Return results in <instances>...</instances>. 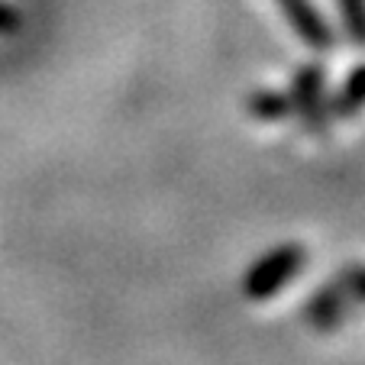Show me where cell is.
<instances>
[{"mask_svg": "<svg viewBox=\"0 0 365 365\" xmlns=\"http://www.w3.org/2000/svg\"><path fill=\"white\" fill-rule=\"evenodd\" d=\"M291 107L301 117V123L310 133H327L330 130L333 110L324 101V68L320 65H301L294 71V84H291Z\"/></svg>", "mask_w": 365, "mask_h": 365, "instance_id": "cell-2", "label": "cell"}, {"mask_svg": "<svg viewBox=\"0 0 365 365\" xmlns=\"http://www.w3.org/2000/svg\"><path fill=\"white\" fill-rule=\"evenodd\" d=\"M304 265H307V249L297 246V242H282V246L269 249L262 259H255L246 269V275H242V294L249 301H269Z\"/></svg>", "mask_w": 365, "mask_h": 365, "instance_id": "cell-1", "label": "cell"}, {"mask_svg": "<svg viewBox=\"0 0 365 365\" xmlns=\"http://www.w3.org/2000/svg\"><path fill=\"white\" fill-rule=\"evenodd\" d=\"M23 29V16L20 10H14L10 4L0 0V36H16Z\"/></svg>", "mask_w": 365, "mask_h": 365, "instance_id": "cell-9", "label": "cell"}, {"mask_svg": "<svg viewBox=\"0 0 365 365\" xmlns=\"http://www.w3.org/2000/svg\"><path fill=\"white\" fill-rule=\"evenodd\" d=\"M365 107V65H359V68L349 71V78L343 81V88H339V94L333 97L330 110L333 117H356L359 110Z\"/></svg>", "mask_w": 365, "mask_h": 365, "instance_id": "cell-5", "label": "cell"}, {"mask_svg": "<svg viewBox=\"0 0 365 365\" xmlns=\"http://www.w3.org/2000/svg\"><path fill=\"white\" fill-rule=\"evenodd\" d=\"M246 110L252 113L255 120H265V123H275V120H284L294 113L288 94H278V91H255V94L246 97Z\"/></svg>", "mask_w": 365, "mask_h": 365, "instance_id": "cell-6", "label": "cell"}, {"mask_svg": "<svg viewBox=\"0 0 365 365\" xmlns=\"http://www.w3.org/2000/svg\"><path fill=\"white\" fill-rule=\"evenodd\" d=\"M339 16L346 36L365 48V0H339Z\"/></svg>", "mask_w": 365, "mask_h": 365, "instance_id": "cell-7", "label": "cell"}, {"mask_svg": "<svg viewBox=\"0 0 365 365\" xmlns=\"http://www.w3.org/2000/svg\"><path fill=\"white\" fill-rule=\"evenodd\" d=\"M346 307H349V291L343 288V282H333V284H327V288H320L317 294L307 301V324L314 327V330H320V333H327V330H333V327H339L343 324V317H346Z\"/></svg>", "mask_w": 365, "mask_h": 365, "instance_id": "cell-4", "label": "cell"}, {"mask_svg": "<svg viewBox=\"0 0 365 365\" xmlns=\"http://www.w3.org/2000/svg\"><path fill=\"white\" fill-rule=\"evenodd\" d=\"M339 282H343V288L349 291V297L365 301V265H349V269H343Z\"/></svg>", "mask_w": 365, "mask_h": 365, "instance_id": "cell-8", "label": "cell"}, {"mask_svg": "<svg viewBox=\"0 0 365 365\" xmlns=\"http://www.w3.org/2000/svg\"><path fill=\"white\" fill-rule=\"evenodd\" d=\"M275 4L282 7V14L288 16L291 29H294L314 52H327V48L333 46L330 26H327V20L320 16V10L314 7L310 0H275Z\"/></svg>", "mask_w": 365, "mask_h": 365, "instance_id": "cell-3", "label": "cell"}]
</instances>
